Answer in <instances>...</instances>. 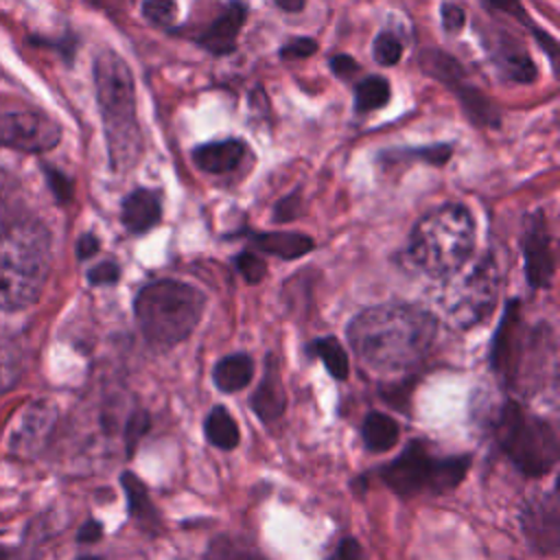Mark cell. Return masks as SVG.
Instances as JSON below:
<instances>
[{"mask_svg":"<svg viewBox=\"0 0 560 560\" xmlns=\"http://www.w3.org/2000/svg\"><path fill=\"white\" fill-rule=\"evenodd\" d=\"M521 249L525 256V273L534 289H547L553 280L556 258L551 247V234L542 210H534L523 219Z\"/></svg>","mask_w":560,"mask_h":560,"instance_id":"cell-11","label":"cell"},{"mask_svg":"<svg viewBox=\"0 0 560 560\" xmlns=\"http://www.w3.org/2000/svg\"><path fill=\"white\" fill-rule=\"evenodd\" d=\"M273 4L280 7V9L287 11V13H298V11L304 9L306 0H273Z\"/></svg>","mask_w":560,"mask_h":560,"instance_id":"cell-44","label":"cell"},{"mask_svg":"<svg viewBox=\"0 0 560 560\" xmlns=\"http://www.w3.org/2000/svg\"><path fill=\"white\" fill-rule=\"evenodd\" d=\"M440 20H442V28L451 35L462 33L464 24H466V11L455 4V2H442L440 4Z\"/></svg>","mask_w":560,"mask_h":560,"instance_id":"cell-34","label":"cell"},{"mask_svg":"<svg viewBox=\"0 0 560 560\" xmlns=\"http://www.w3.org/2000/svg\"><path fill=\"white\" fill-rule=\"evenodd\" d=\"M389 96H392L389 81L378 74H370L354 85V112L357 114L376 112L389 103Z\"/></svg>","mask_w":560,"mask_h":560,"instance_id":"cell-24","label":"cell"},{"mask_svg":"<svg viewBox=\"0 0 560 560\" xmlns=\"http://www.w3.org/2000/svg\"><path fill=\"white\" fill-rule=\"evenodd\" d=\"M245 18L247 4L241 0H230L228 7L217 15V20L210 22V26L203 33H199L195 42L214 57L232 55L236 50L238 33L245 24Z\"/></svg>","mask_w":560,"mask_h":560,"instance_id":"cell-15","label":"cell"},{"mask_svg":"<svg viewBox=\"0 0 560 560\" xmlns=\"http://www.w3.org/2000/svg\"><path fill=\"white\" fill-rule=\"evenodd\" d=\"M521 525L536 549L542 553H556L560 545V510L556 492L527 501L523 508Z\"/></svg>","mask_w":560,"mask_h":560,"instance_id":"cell-14","label":"cell"},{"mask_svg":"<svg viewBox=\"0 0 560 560\" xmlns=\"http://www.w3.org/2000/svg\"><path fill=\"white\" fill-rule=\"evenodd\" d=\"M118 278H120V269H118V265L112 262V260L98 262L96 267H92V269L88 271L90 284H114Z\"/></svg>","mask_w":560,"mask_h":560,"instance_id":"cell-38","label":"cell"},{"mask_svg":"<svg viewBox=\"0 0 560 560\" xmlns=\"http://www.w3.org/2000/svg\"><path fill=\"white\" fill-rule=\"evenodd\" d=\"M330 560H361V547L354 538H343L335 551V556H330Z\"/></svg>","mask_w":560,"mask_h":560,"instance_id":"cell-41","label":"cell"},{"mask_svg":"<svg viewBox=\"0 0 560 560\" xmlns=\"http://www.w3.org/2000/svg\"><path fill=\"white\" fill-rule=\"evenodd\" d=\"M7 558H9V556H7V551L0 547V560H7Z\"/></svg>","mask_w":560,"mask_h":560,"instance_id":"cell-45","label":"cell"},{"mask_svg":"<svg viewBox=\"0 0 560 560\" xmlns=\"http://www.w3.org/2000/svg\"><path fill=\"white\" fill-rule=\"evenodd\" d=\"M453 147L451 144H429V147H416V149H392L385 151L383 158L387 160H420L433 166H442L451 160Z\"/></svg>","mask_w":560,"mask_h":560,"instance_id":"cell-29","label":"cell"},{"mask_svg":"<svg viewBox=\"0 0 560 560\" xmlns=\"http://www.w3.org/2000/svg\"><path fill=\"white\" fill-rule=\"evenodd\" d=\"M120 483H122V490L127 494V501H129V512L136 521H140L142 525H151L155 527L158 523V512L149 499V492L144 488V483L133 475V472H122L120 475Z\"/></svg>","mask_w":560,"mask_h":560,"instance_id":"cell-25","label":"cell"},{"mask_svg":"<svg viewBox=\"0 0 560 560\" xmlns=\"http://www.w3.org/2000/svg\"><path fill=\"white\" fill-rule=\"evenodd\" d=\"M328 66H330L332 74L339 77V79H343V81H348L352 74L359 72V63H357L350 55H343V52L332 55L330 61H328Z\"/></svg>","mask_w":560,"mask_h":560,"instance_id":"cell-40","label":"cell"},{"mask_svg":"<svg viewBox=\"0 0 560 560\" xmlns=\"http://www.w3.org/2000/svg\"><path fill=\"white\" fill-rule=\"evenodd\" d=\"M162 203L160 195L151 188L131 190L120 206V221L131 234H144L160 223Z\"/></svg>","mask_w":560,"mask_h":560,"instance_id":"cell-18","label":"cell"},{"mask_svg":"<svg viewBox=\"0 0 560 560\" xmlns=\"http://www.w3.org/2000/svg\"><path fill=\"white\" fill-rule=\"evenodd\" d=\"M372 55L381 66H396L402 57V44L396 35L383 31L372 42Z\"/></svg>","mask_w":560,"mask_h":560,"instance_id":"cell-30","label":"cell"},{"mask_svg":"<svg viewBox=\"0 0 560 560\" xmlns=\"http://www.w3.org/2000/svg\"><path fill=\"white\" fill-rule=\"evenodd\" d=\"M94 88L107 140L109 164L116 173L129 171L142 155V131L136 114V83L127 61L105 48L94 59Z\"/></svg>","mask_w":560,"mask_h":560,"instance_id":"cell-2","label":"cell"},{"mask_svg":"<svg viewBox=\"0 0 560 560\" xmlns=\"http://www.w3.org/2000/svg\"><path fill=\"white\" fill-rule=\"evenodd\" d=\"M177 13L175 0H144L142 2V15L153 26H171Z\"/></svg>","mask_w":560,"mask_h":560,"instance_id":"cell-32","label":"cell"},{"mask_svg":"<svg viewBox=\"0 0 560 560\" xmlns=\"http://www.w3.org/2000/svg\"><path fill=\"white\" fill-rule=\"evenodd\" d=\"M203 306L206 295L199 289L177 280H158L140 289L133 315L153 348H171L192 332Z\"/></svg>","mask_w":560,"mask_h":560,"instance_id":"cell-5","label":"cell"},{"mask_svg":"<svg viewBox=\"0 0 560 560\" xmlns=\"http://www.w3.org/2000/svg\"><path fill=\"white\" fill-rule=\"evenodd\" d=\"M317 50V42L313 37H298L287 42L284 46H280L278 55L282 59H306Z\"/></svg>","mask_w":560,"mask_h":560,"instance_id":"cell-35","label":"cell"},{"mask_svg":"<svg viewBox=\"0 0 560 560\" xmlns=\"http://www.w3.org/2000/svg\"><path fill=\"white\" fill-rule=\"evenodd\" d=\"M149 429V416L144 411H133L131 418L127 420V429H125V442H127V451L133 453L138 440L147 433Z\"/></svg>","mask_w":560,"mask_h":560,"instance_id":"cell-37","label":"cell"},{"mask_svg":"<svg viewBox=\"0 0 560 560\" xmlns=\"http://www.w3.org/2000/svg\"><path fill=\"white\" fill-rule=\"evenodd\" d=\"M61 127L42 112L0 114V147L24 153H44L59 144Z\"/></svg>","mask_w":560,"mask_h":560,"instance_id":"cell-10","label":"cell"},{"mask_svg":"<svg viewBox=\"0 0 560 560\" xmlns=\"http://www.w3.org/2000/svg\"><path fill=\"white\" fill-rule=\"evenodd\" d=\"M313 350L319 354V359L324 361L326 370H328L337 381H343V378L348 376V370H350L348 354H346L343 346H341L335 337L317 339V341L313 343Z\"/></svg>","mask_w":560,"mask_h":560,"instance_id":"cell-28","label":"cell"},{"mask_svg":"<svg viewBox=\"0 0 560 560\" xmlns=\"http://www.w3.org/2000/svg\"><path fill=\"white\" fill-rule=\"evenodd\" d=\"M50 271V236L39 221H18L0 232V311L35 304Z\"/></svg>","mask_w":560,"mask_h":560,"instance_id":"cell-3","label":"cell"},{"mask_svg":"<svg viewBox=\"0 0 560 560\" xmlns=\"http://www.w3.org/2000/svg\"><path fill=\"white\" fill-rule=\"evenodd\" d=\"M206 438L223 451H230L238 444V427L225 407H214L206 418Z\"/></svg>","mask_w":560,"mask_h":560,"instance_id":"cell-26","label":"cell"},{"mask_svg":"<svg viewBox=\"0 0 560 560\" xmlns=\"http://www.w3.org/2000/svg\"><path fill=\"white\" fill-rule=\"evenodd\" d=\"M363 442L372 453H383L387 448H392L398 442L400 429L398 422L381 411H372L368 413V418L363 420V429H361Z\"/></svg>","mask_w":560,"mask_h":560,"instance_id":"cell-22","label":"cell"},{"mask_svg":"<svg viewBox=\"0 0 560 560\" xmlns=\"http://www.w3.org/2000/svg\"><path fill=\"white\" fill-rule=\"evenodd\" d=\"M206 560H269V558H265L249 542L228 536V534H221L214 540H210Z\"/></svg>","mask_w":560,"mask_h":560,"instance_id":"cell-27","label":"cell"},{"mask_svg":"<svg viewBox=\"0 0 560 560\" xmlns=\"http://www.w3.org/2000/svg\"><path fill=\"white\" fill-rule=\"evenodd\" d=\"M475 221L466 206L444 203L427 212L411 230L409 258L429 276H451L472 254Z\"/></svg>","mask_w":560,"mask_h":560,"instance_id":"cell-4","label":"cell"},{"mask_svg":"<svg viewBox=\"0 0 560 560\" xmlns=\"http://www.w3.org/2000/svg\"><path fill=\"white\" fill-rule=\"evenodd\" d=\"M252 376H254V363H252V359L247 354L223 357L214 365V372H212L214 385L221 392H228V394L241 392L252 381Z\"/></svg>","mask_w":560,"mask_h":560,"instance_id":"cell-21","label":"cell"},{"mask_svg":"<svg viewBox=\"0 0 560 560\" xmlns=\"http://www.w3.org/2000/svg\"><path fill=\"white\" fill-rule=\"evenodd\" d=\"M298 214H300V195L298 192H291L276 203V210H273L276 221H282V223L293 221Z\"/></svg>","mask_w":560,"mask_h":560,"instance_id":"cell-39","label":"cell"},{"mask_svg":"<svg viewBox=\"0 0 560 560\" xmlns=\"http://www.w3.org/2000/svg\"><path fill=\"white\" fill-rule=\"evenodd\" d=\"M525 350H527V343H525V328L521 326V317H518V300H512L501 317L499 330L494 335L492 354H490L494 372L505 383L514 385Z\"/></svg>","mask_w":560,"mask_h":560,"instance_id":"cell-13","label":"cell"},{"mask_svg":"<svg viewBox=\"0 0 560 560\" xmlns=\"http://www.w3.org/2000/svg\"><path fill=\"white\" fill-rule=\"evenodd\" d=\"M488 57L492 59L499 74L512 83L529 85L536 81L538 70L529 52L512 37L501 35L497 42L488 44Z\"/></svg>","mask_w":560,"mask_h":560,"instance_id":"cell-16","label":"cell"},{"mask_svg":"<svg viewBox=\"0 0 560 560\" xmlns=\"http://www.w3.org/2000/svg\"><path fill=\"white\" fill-rule=\"evenodd\" d=\"M497 440L512 464L527 477H542L558 462L556 431L518 402L503 405L497 420Z\"/></svg>","mask_w":560,"mask_h":560,"instance_id":"cell-6","label":"cell"},{"mask_svg":"<svg viewBox=\"0 0 560 560\" xmlns=\"http://www.w3.org/2000/svg\"><path fill=\"white\" fill-rule=\"evenodd\" d=\"M418 66L427 77L440 81L457 96L462 109L475 125L499 127L501 122L499 107L475 83L468 81L466 68L455 57H451L440 48H424L418 55Z\"/></svg>","mask_w":560,"mask_h":560,"instance_id":"cell-9","label":"cell"},{"mask_svg":"<svg viewBox=\"0 0 560 560\" xmlns=\"http://www.w3.org/2000/svg\"><path fill=\"white\" fill-rule=\"evenodd\" d=\"M435 335V317L407 304L365 308L348 326V339L359 361L381 374L416 368L431 350Z\"/></svg>","mask_w":560,"mask_h":560,"instance_id":"cell-1","label":"cell"},{"mask_svg":"<svg viewBox=\"0 0 560 560\" xmlns=\"http://www.w3.org/2000/svg\"><path fill=\"white\" fill-rule=\"evenodd\" d=\"M252 241L265 254L280 256L287 260L308 254L315 245L311 236L300 234V232H262V234H254Z\"/></svg>","mask_w":560,"mask_h":560,"instance_id":"cell-20","label":"cell"},{"mask_svg":"<svg viewBox=\"0 0 560 560\" xmlns=\"http://www.w3.org/2000/svg\"><path fill=\"white\" fill-rule=\"evenodd\" d=\"M234 262H236V269L241 271V276H243L249 284H256V282H260V280L265 278L267 265H265V260H262L260 256H256V254H252V252H241Z\"/></svg>","mask_w":560,"mask_h":560,"instance_id":"cell-33","label":"cell"},{"mask_svg":"<svg viewBox=\"0 0 560 560\" xmlns=\"http://www.w3.org/2000/svg\"><path fill=\"white\" fill-rule=\"evenodd\" d=\"M446 278L440 304L453 324L466 328L475 326L492 311L503 273L497 256L488 252L470 267L468 273L459 276L453 271Z\"/></svg>","mask_w":560,"mask_h":560,"instance_id":"cell-8","label":"cell"},{"mask_svg":"<svg viewBox=\"0 0 560 560\" xmlns=\"http://www.w3.org/2000/svg\"><path fill=\"white\" fill-rule=\"evenodd\" d=\"M101 532H103L101 523H96V521H88V523H83V525L79 527L77 540H79V542H94V540H98V538H101Z\"/></svg>","mask_w":560,"mask_h":560,"instance_id":"cell-43","label":"cell"},{"mask_svg":"<svg viewBox=\"0 0 560 560\" xmlns=\"http://www.w3.org/2000/svg\"><path fill=\"white\" fill-rule=\"evenodd\" d=\"M55 418L57 411L48 400H33L26 405L9 427V453L22 459L37 455L55 427Z\"/></svg>","mask_w":560,"mask_h":560,"instance_id":"cell-12","label":"cell"},{"mask_svg":"<svg viewBox=\"0 0 560 560\" xmlns=\"http://www.w3.org/2000/svg\"><path fill=\"white\" fill-rule=\"evenodd\" d=\"M98 252V238L94 234H83L79 241H77V256L81 260L94 256Z\"/></svg>","mask_w":560,"mask_h":560,"instance_id":"cell-42","label":"cell"},{"mask_svg":"<svg viewBox=\"0 0 560 560\" xmlns=\"http://www.w3.org/2000/svg\"><path fill=\"white\" fill-rule=\"evenodd\" d=\"M20 374H22L20 354L11 346L0 343V396L15 385Z\"/></svg>","mask_w":560,"mask_h":560,"instance_id":"cell-31","label":"cell"},{"mask_svg":"<svg viewBox=\"0 0 560 560\" xmlns=\"http://www.w3.org/2000/svg\"><path fill=\"white\" fill-rule=\"evenodd\" d=\"M44 171H46V179H48V186H50L55 199H57L59 203L70 201V199H72V182H70L61 171H57V168L46 166Z\"/></svg>","mask_w":560,"mask_h":560,"instance_id":"cell-36","label":"cell"},{"mask_svg":"<svg viewBox=\"0 0 560 560\" xmlns=\"http://www.w3.org/2000/svg\"><path fill=\"white\" fill-rule=\"evenodd\" d=\"M252 407L262 422H273L284 413L287 394H284V387L280 381V370H278L273 357H269L265 376L252 396Z\"/></svg>","mask_w":560,"mask_h":560,"instance_id":"cell-19","label":"cell"},{"mask_svg":"<svg viewBox=\"0 0 560 560\" xmlns=\"http://www.w3.org/2000/svg\"><path fill=\"white\" fill-rule=\"evenodd\" d=\"M88 560H98V558H88Z\"/></svg>","mask_w":560,"mask_h":560,"instance_id":"cell-46","label":"cell"},{"mask_svg":"<svg viewBox=\"0 0 560 560\" xmlns=\"http://www.w3.org/2000/svg\"><path fill=\"white\" fill-rule=\"evenodd\" d=\"M492 9H497V11H501V13H508V18H512V20H516L521 26H525L527 31H532V35L536 37V42L540 44V48L547 52V57H549V61H551V66L556 68V57H558V42L547 33V31H542V28H538L536 24H534V20L529 18V13L521 7V2L518 0H486Z\"/></svg>","mask_w":560,"mask_h":560,"instance_id":"cell-23","label":"cell"},{"mask_svg":"<svg viewBox=\"0 0 560 560\" xmlns=\"http://www.w3.org/2000/svg\"><path fill=\"white\" fill-rule=\"evenodd\" d=\"M468 470V457H435L420 442H411L394 462H389L381 477L402 499L418 494H435L455 488Z\"/></svg>","mask_w":560,"mask_h":560,"instance_id":"cell-7","label":"cell"},{"mask_svg":"<svg viewBox=\"0 0 560 560\" xmlns=\"http://www.w3.org/2000/svg\"><path fill=\"white\" fill-rule=\"evenodd\" d=\"M245 142L241 138H223L214 142H203L190 151L197 168L210 175H221L234 171L245 155Z\"/></svg>","mask_w":560,"mask_h":560,"instance_id":"cell-17","label":"cell"}]
</instances>
